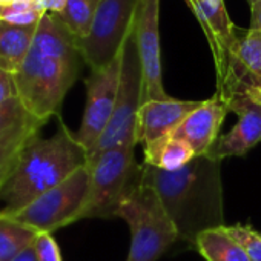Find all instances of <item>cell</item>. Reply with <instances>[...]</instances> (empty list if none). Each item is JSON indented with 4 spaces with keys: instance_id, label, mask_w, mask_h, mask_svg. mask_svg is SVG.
Returning <instances> with one entry per match:
<instances>
[{
    "instance_id": "6da1fadb",
    "label": "cell",
    "mask_w": 261,
    "mask_h": 261,
    "mask_svg": "<svg viewBox=\"0 0 261 261\" xmlns=\"http://www.w3.org/2000/svg\"><path fill=\"white\" fill-rule=\"evenodd\" d=\"M140 181L157 192L178 238L191 246L200 233L224 226L221 162L197 155L177 171L142 163Z\"/></svg>"
},
{
    "instance_id": "7a4b0ae2",
    "label": "cell",
    "mask_w": 261,
    "mask_h": 261,
    "mask_svg": "<svg viewBox=\"0 0 261 261\" xmlns=\"http://www.w3.org/2000/svg\"><path fill=\"white\" fill-rule=\"evenodd\" d=\"M82 54L75 37L57 14L46 13L36 30L33 46L14 75L27 111L43 121L60 115L62 103L79 79Z\"/></svg>"
},
{
    "instance_id": "3957f363",
    "label": "cell",
    "mask_w": 261,
    "mask_h": 261,
    "mask_svg": "<svg viewBox=\"0 0 261 261\" xmlns=\"http://www.w3.org/2000/svg\"><path fill=\"white\" fill-rule=\"evenodd\" d=\"M88 151L59 115V129L53 137L34 136L22 149L19 160L0 186V215H14L56 188L77 169L86 166Z\"/></svg>"
},
{
    "instance_id": "277c9868",
    "label": "cell",
    "mask_w": 261,
    "mask_h": 261,
    "mask_svg": "<svg viewBox=\"0 0 261 261\" xmlns=\"http://www.w3.org/2000/svg\"><path fill=\"white\" fill-rule=\"evenodd\" d=\"M117 217L130 229V246L126 261H157L178 240L175 226L166 214L157 192L140 181L123 197Z\"/></svg>"
},
{
    "instance_id": "5b68a950",
    "label": "cell",
    "mask_w": 261,
    "mask_h": 261,
    "mask_svg": "<svg viewBox=\"0 0 261 261\" xmlns=\"http://www.w3.org/2000/svg\"><path fill=\"white\" fill-rule=\"evenodd\" d=\"M136 146L137 143H127L88 155L89 189L80 220L117 217L123 197L140 178Z\"/></svg>"
},
{
    "instance_id": "8992f818",
    "label": "cell",
    "mask_w": 261,
    "mask_h": 261,
    "mask_svg": "<svg viewBox=\"0 0 261 261\" xmlns=\"http://www.w3.org/2000/svg\"><path fill=\"white\" fill-rule=\"evenodd\" d=\"M142 103H143V72H142V63L137 49L134 23H133V30H130L123 46L118 92H117L112 117L109 120L108 127L105 129L103 136L98 139L95 146L88 152V155L98 154L101 151L127 145V143H137L136 129H137V117Z\"/></svg>"
},
{
    "instance_id": "52a82bcc",
    "label": "cell",
    "mask_w": 261,
    "mask_h": 261,
    "mask_svg": "<svg viewBox=\"0 0 261 261\" xmlns=\"http://www.w3.org/2000/svg\"><path fill=\"white\" fill-rule=\"evenodd\" d=\"M140 0H101L89 33L75 39L83 62L91 71L108 66L123 49L133 30Z\"/></svg>"
},
{
    "instance_id": "ba28073f",
    "label": "cell",
    "mask_w": 261,
    "mask_h": 261,
    "mask_svg": "<svg viewBox=\"0 0 261 261\" xmlns=\"http://www.w3.org/2000/svg\"><path fill=\"white\" fill-rule=\"evenodd\" d=\"M88 189L89 171L88 166H83L65 181L42 194L20 212L10 217L36 232L53 233L54 230L80 220Z\"/></svg>"
},
{
    "instance_id": "9c48e42d",
    "label": "cell",
    "mask_w": 261,
    "mask_h": 261,
    "mask_svg": "<svg viewBox=\"0 0 261 261\" xmlns=\"http://www.w3.org/2000/svg\"><path fill=\"white\" fill-rule=\"evenodd\" d=\"M121 60L123 49L108 66L91 71V74L85 79L86 103L75 139L88 152L103 136L112 117L118 92Z\"/></svg>"
},
{
    "instance_id": "30bf717a",
    "label": "cell",
    "mask_w": 261,
    "mask_h": 261,
    "mask_svg": "<svg viewBox=\"0 0 261 261\" xmlns=\"http://www.w3.org/2000/svg\"><path fill=\"white\" fill-rule=\"evenodd\" d=\"M159 19L160 0H140L134 19V33L143 72V103L171 98L163 86Z\"/></svg>"
},
{
    "instance_id": "8fae6325",
    "label": "cell",
    "mask_w": 261,
    "mask_h": 261,
    "mask_svg": "<svg viewBox=\"0 0 261 261\" xmlns=\"http://www.w3.org/2000/svg\"><path fill=\"white\" fill-rule=\"evenodd\" d=\"M226 105L229 111L237 114L238 121L229 133L218 137L207 152L218 162L227 157H241L261 142V106L246 97L244 92L232 95Z\"/></svg>"
},
{
    "instance_id": "7c38bea8",
    "label": "cell",
    "mask_w": 261,
    "mask_h": 261,
    "mask_svg": "<svg viewBox=\"0 0 261 261\" xmlns=\"http://www.w3.org/2000/svg\"><path fill=\"white\" fill-rule=\"evenodd\" d=\"M201 103V100H151L140 106L137 117L136 139L143 146H151L169 136L180 123Z\"/></svg>"
},
{
    "instance_id": "4fadbf2b",
    "label": "cell",
    "mask_w": 261,
    "mask_h": 261,
    "mask_svg": "<svg viewBox=\"0 0 261 261\" xmlns=\"http://www.w3.org/2000/svg\"><path fill=\"white\" fill-rule=\"evenodd\" d=\"M229 108L217 94L201 103L180 123L172 137L188 142L195 155H207L214 143L218 140V130L226 118Z\"/></svg>"
},
{
    "instance_id": "5bb4252c",
    "label": "cell",
    "mask_w": 261,
    "mask_h": 261,
    "mask_svg": "<svg viewBox=\"0 0 261 261\" xmlns=\"http://www.w3.org/2000/svg\"><path fill=\"white\" fill-rule=\"evenodd\" d=\"M232 66L240 91L243 88H261V31L247 30L238 36L232 49Z\"/></svg>"
},
{
    "instance_id": "9a60e30c",
    "label": "cell",
    "mask_w": 261,
    "mask_h": 261,
    "mask_svg": "<svg viewBox=\"0 0 261 261\" xmlns=\"http://www.w3.org/2000/svg\"><path fill=\"white\" fill-rule=\"evenodd\" d=\"M46 121L28 115L13 127L0 133V186L14 169L25 145L40 133Z\"/></svg>"
},
{
    "instance_id": "2e32d148",
    "label": "cell",
    "mask_w": 261,
    "mask_h": 261,
    "mask_svg": "<svg viewBox=\"0 0 261 261\" xmlns=\"http://www.w3.org/2000/svg\"><path fill=\"white\" fill-rule=\"evenodd\" d=\"M37 25L16 27L0 20V69L13 75L22 68L36 36Z\"/></svg>"
},
{
    "instance_id": "e0dca14e",
    "label": "cell",
    "mask_w": 261,
    "mask_h": 261,
    "mask_svg": "<svg viewBox=\"0 0 261 261\" xmlns=\"http://www.w3.org/2000/svg\"><path fill=\"white\" fill-rule=\"evenodd\" d=\"M195 157V151L188 142L169 136L145 148L143 163L163 171H177L191 163Z\"/></svg>"
},
{
    "instance_id": "ac0fdd59",
    "label": "cell",
    "mask_w": 261,
    "mask_h": 261,
    "mask_svg": "<svg viewBox=\"0 0 261 261\" xmlns=\"http://www.w3.org/2000/svg\"><path fill=\"white\" fill-rule=\"evenodd\" d=\"M195 249L206 261H250L240 243L226 232L224 226L200 233Z\"/></svg>"
},
{
    "instance_id": "d6986e66",
    "label": "cell",
    "mask_w": 261,
    "mask_h": 261,
    "mask_svg": "<svg viewBox=\"0 0 261 261\" xmlns=\"http://www.w3.org/2000/svg\"><path fill=\"white\" fill-rule=\"evenodd\" d=\"M37 233L11 217L0 215V261H13L27 247L33 246Z\"/></svg>"
},
{
    "instance_id": "ffe728a7",
    "label": "cell",
    "mask_w": 261,
    "mask_h": 261,
    "mask_svg": "<svg viewBox=\"0 0 261 261\" xmlns=\"http://www.w3.org/2000/svg\"><path fill=\"white\" fill-rule=\"evenodd\" d=\"M101 0H68L65 10L57 14L75 39L85 37L94 22Z\"/></svg>"
},
{
    "instance_id": "44dd1931",
    "label": "cell",
    "mask_w": 261,
    "mask_h": 261,
    "mask_svg": "<svg viewBox=\"0 0 261 261\" xmlns=\"http://www.w3.org/2000/svg\"><path fill=\"white\" fill-rule=\"evenodd\" d=\"M197 4L204 14V17L209 20L215 33L220 36L223 43L226 45L227 49H233L235 42L238 39L237 28L232 23L229 13L226 10L224 0H197Z\"/></svg>"
},
{
    "instance_id": "7402d4cb",
    "label": "cell",
    "mask_w": 261,
    "mask_h": 261,
    "mask_svg": "<svg viewBox=\"0 0 261 261\" xmlns=\"http://www.w3.org/2000/svg\"><path fill=\"white\" fill-rule=\"evenodd\" d=\"M43 16L45 13L40 11V8L37 7V2H31V4L14 2L4 10L2 20L16 27H33V25H39Z\"/></svg>"
},
{
    "instance_id": "603a6c76",
    "label": "cell",
    "mask_w": 261,
    "mask_h": 261,
    "mask_svg": "<svg viewBox=\"0 0 261 261\" xmlns=\"http://www.w3.org/2000/svg\"><path fill=\"white\" fill-rule=\"evenodd\" d=\"M224 229L232 238H235L240 243V246L244 249L250 261H261V233L259 232L244 224L224 226Z\"/></svg>"
},
{
    "instance_id": "cb8c5ba5",
    "label": "cell",
    "mask_w": 261,
    "mask_h": 261,
    "mask_svg": "<svg viewBox=\"0 0 261 261\" xmlns=\"http://www.w3.org/2000/svg\"><path fill=\"white\" fill-rule=\"evenodd\" d=\"M28 115L31 114L27 111V108L23 106L19 97L0 103V133L13 127L19 121L25 120Z\"/></svg>"
},
{
    "instance_id": "d4e9b609",
    "label": "cell",
    "mask_w": 261,
    "mask_h": 261,
    "mask_svg": "<svg viewBox=\"0 0 261 261\" xmlns=\"http://www.w3.org/2000/svg\"><path fill=\"white\" fill-rule=\"evenodd\" d=\"M33 246L36 249L39 261H62L60 249H59V244L56 243L53 233L39 232Z\"/></svg>"
},
{
    "instance_id": "484cf974",
    "label": "cell",
    "mask_w": 261,
    "mask_h": 261,
    "mask_svg": "<svg viewBox=\"0 0 261 261\" xmlns=\"http://www.w3.org/2000/svg\"><path fill=\"white\" fill-rule=\"evenodd\" d=\"M19 97L16 79L13 74L0 69V103Z\"/></svg>"
},
{
    "instance_id": "4316f807",
    "label": "cell",
    "mask_w": 261,
    "mask_h": 261,
    "mask_svg": "<svg viewBox=\"0 0 261 261\" xmlns=\"http://www.w3.org/2000/svg\"><path fill=\"white\" fill-rule=\"evenodd\" d=\"M68 4V0H39L37 2V7L40 8V11H43L45 14L46 13H51V14H60L65 7Z\"/></svg>"
},
{
    "instance_id": "83f0119b",
    "label": "cell",
    "mask_w": 261,
    "mask_h": 261,
    "mask_svg": "<svg viewBox=\"0 0 261 261\" xmlns=\"http://www.w3.org/2000/svg\"><path fill=\"white\" fill-rule=\"evenodd\" d=\"M249 30L261 31V2L250 4V27Z\"/></svg>"
},
{
    "instance_id": "f1b7e54d",
    "label": "cell",
    "mask_w": 261,
    "mask_h": 261,
    "mask_svg": "<svg viewBox=\"0 0 261 261\" xmlns=\"http://www.w3.org/2000/svg\"><path fill=\"white\" fill-rule=\"evenodd\" d=\"M243 92H244L246 97H249L252 101H255V103H258L261 106V88L247 85V86L243 88Z\"/></svg>"
},
{
    "instance_id": "f546056e",
    "label": "cell",
    "mask_w": 261,
    "mask_h": 261,
    "mask_svg": "<svg viewBox=\"0 0 261 261\" xmlns=\"http://www.w3.org/2000/svg\"><path fill=\"white\" fill-rule=\"evenodd\" d=\"M34 244V243H33ZM13 261H39V258H37V253H36V249H34V246H30V247H27L22 253H19Z\"/></svg>"
},
{
    "instance_id": "4dcf8cb0",
    "label": "cell",
    "mask_w": 261,
    "mask_h": 261,
    "mask_svg": "<svg viewBox=\"0 0 261 261\" xmlns=\"http://www.w3.org/2000/svg\"><path fill=\"white\" fill-rule=\"evenodd\" d=\"M11 4H14V0H0V5H2V7H10Z\"/></svg>"
},
{
    "instance_id": "1f68e13d",
    "label": "cell",
    "mask_w": 261,
    "mask_h": 261,
    "mask_svg": "<svg viewBox=\"0 0 261 261\" xmlns=\"http://www.w3.org/2000/svg\"><path fill=\"white\" fill-rule=\"evenodd\" d=\"M16 4H31V2H36V0H14Z\"/></svg>"
},
{
    "instance_id": "d6a6232c",
    "label": "cell",
    "mask_w": 261,
    "mask_h": 261,
    "mask_svg": "<svg viewBox=\"0 0 261 261\" xmlns=\"http://www.w3.org/2000/svg\"><path fill=\"white\" fill-rule=\"evenodd\" d=\"M4 10H5V7H2V5H0V20H2V14H4Z\"/></svg>"
},
{
    "instance_id": "836d02e7",
    "label": "cell",
    "mask_w": 261,
    "mask_h": 261,
    "mask_svg": "<svg viewBox=\"0 0 261 261\" xmlns=\"http://www.w3.org/2000/svg\"><path fill=\"white\" fill-rule=\"evenodd\" d=\"M249 2L252 4V2H261V0H249Z\"/></svg>"
},
{
    "instance_id": "e575fe53",
    "label": "cell",
    "mask_w": 261,
    "mask_h": 261,
    "mask_svg": "<svg viewBox=\"0 0 261 261\" xmlns=\"http://www.w3.org/2000/svg\"><path fill=\"white\" fill-rule=\"evenodd\" d=\"M36 2H39V0H36Z\"/></svg>"
}]
</instances>
